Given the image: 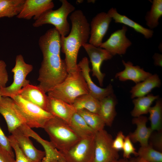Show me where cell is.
<instances>
[{
    "mask_svg": "<svg viewBox=\"0 0 162 162\" xmlns=\"http://www.w3.org/2000/svg\"><path fill=\"white\" fill-rule=\"evenodd\" d=\"M60 37L54 27L47 30L39 40L43 59L39 71L38 86L46 93L62 83L68 74L65 60L60 56Z\"/></svg>",
    "mask_w": 162,
    "mask_h": 162,
    "instance_id": "6da1fadb",
    "label": "cell"
},
{
    "mask_svg": "<svg viewBox=\"0 0 162 162\" xmlns=\"http://www.w3.org/2000/svg\"><path fill=\"white\" fill-rule=\"evenodd\" d=\"M71 28L66 36L60 37L62 52L65 55L64 59L68 73L80 69L77 63L78 53L81 47L87 43L89 38L90 24L82 11L74 10L70 16Z\"/></svg>",
    "mask_w": 162,
    "mask_h": 162,
    "instance_id": "7a4b0ae2",
    "label": "cell"
},
{
    "mask_svg": "<svg viewBox=\"0 0 162 162\" xmlns=\"http://www.w3.org/2000/svg\"><path fill=\"white\" fill-rule=\"evenodd\" d=\"M43 128L48 135L50 142L59 151L69 149L81 139L68 124L56 116L47 120Z\"/></svg>",
    "mask_w": 162,
    "mask_h": 162,
    "instance_id": "3957f363",
    "label": "cell"
},
{
    "mask_svg": "<svg viewBox=\"0 0 162 162\" xmlns=\"http://www.w3.org/2000/svg\"><path fill=\"white\" fill-rule=\"evenodd\" d=\"M48 95L72 104L75 99L89 90L80 69L68 73L65 79L49 92Z\"/></svg>",
    "mask_w": 162,
    "mask_h": 162,
    "instance_id": "277c9868",
    "label": "cell"
},
{
    "mask_svg": "<svg viewBox=\"0 0 162 162\" xmlns=\"http://www.w3.org/2000/svg\"><path fill=\"white\" fill-rule=\"evenodd\" d=\"M61 6L56 10L51 9L43 14L32 24L34 27H38L46 24L55 26L61 36L69 34L70 26L67 20L68 15L75 9V7L66 0H60Z\"/></svg>",
    "mask_w": 162,
    "mask_h": 162,
    "instance_id": "5b68a950",
    "label": "cell"
},
{
    "mask_svg": "<svg viewBox=\"0 0 162 162\" xmlns=\"http://www.w3.org/2000/svg\"><path fill=\"white\" fill-rule=\"evenodd\" d=\"M15 106L31 128H43L46 121L54 116L51 113L17 95L11 98Z\"/></svg>",
    "mask_w": 162,
    "mask_h": 162,
    "instance_id": "8992f818",
    "label": "cell"
},
{
    "mask_svg": "<svg viewBox=\"0 0 162 162\" xmlns=\"http://www.w3.org/2000/svg\"><path fill=\"white\" fill-rule=\"evenodd\" d=\"M33 69L32 65L26 63L21 54L17 55L15 66L11 70L14 74L13 82L9 86L1 88L2 96L12 98L17 95L23 88L29 84L26 77Z\"/></svg>",
    "mask_w": 162,
    "mask_h": 162,
    "instance_id": "52a82bcc",
    "label": "cell"
},
{
    "mask_svg": "<svg viewBox=\"0 0 162 162\" xmlns=\"http://www.w3.org/2000/svg\"><path fill=\"white\" fill-rule=\"evenodd\" d=\"M95 138V134L81 138L69 149L59 152L66 162H92L94 156Z\"/></svg>",
    "mask_w": 162,
    "mask_h": 162,
    "instance_id": "ba28073f",
    "label": "cell"
},
{
    "mask_svg": "<svg viewBox=\"0 0 162 162\" xmlns=\"http://www.w3.org/2000/svg\"><path fill=\"white\" fill-rule=\"evenodd\" d=\"M113 139L104 129L95 134L94 156L92 162H112L118 159V152L112 146Z\"/></svg>",
    "mask_w": 162,
    "mask_h": 162,
    "instance_id": "9c48e42d",
    "label": "cell"
},
{
    "mask_svg": "<svg viewBox=\"0 0 162 162\" xmlns=\"http://www.w3.org/2000/svg\"><path fill=\"white\" fill-rule=\"evenodd\" d=\"M82 46L90 58L92 65V76L96 77L100 85L102 86L105 74L101 72V65L104 61L110 59L113 56L106 50L89 43L85 44Z\"/></svg>",
    "mask_w": 162,
    "mask_h": 162,
    "instance_id": "30bf717a",
    "label": "cell"
},
{
    "mask_svg": "<svg viewBox=\"0 0 162 162\" xmlns=\"http://www.w3.org/2000/svg\"><path fill=\"white\" fill-rule=\"evenodd\" d=\"M0 114L4 118L8 130L11 133L26 121L15 106L14 100L8 97H2L0 100Z\"/></svg>",
    "mask_w": 162,
    "mask_h": 162,
    "instance_id": "8fae6325",
    "label": "cell"
},
{
    "mask_svg": "<svg viewBox=\"0 0 162 162\" xmlns=\"http://www.w3.org/2000/svg\"><path fill=\"white\" fill-rule=\"evenodd\" d=\"M127 28L123 26L121 29L111 34L109 38L102 42L100 47L106 50L112 56L125 53L127 49L132 43L126 35Z\"/></svg>",
    "mask_w": 162,
    "mask_h": 162,
    "instance_id": "7c38bea8",
    "label": "cell"
},
{
    "mask_svg": "<svg viewBox=\"0 0 162 162\" xmlns=\"http://www.w3.org/2000/svg\"><path fill=\"white\" fill-rule=\"evenodd\" d=\"M112 20L107 13L104 12L98 14L92 18L90 24L89 44L100 47Z\"/></svg>",
    "mask_w": 162,
    "mask_h": 162,
    "instance_id": "4fadbf2b",
    "label": "cell"
},
{
    "mask_svg": "<svg viewBox=\"0 0 162 162\" xmlns=\"http://www.w3.org/2000/svg\"><path fill=\"white\" fill-rule=\"evenodd\" d=\"M54 7V3L51 0H25L22 9L16 17L26 20L33 17L35 20Z\"/></svg>",
    "mask_w": 162,
    "mask_h": 162,
    "instance_id": "5bb4252c",
    "label": "cell"
},
{
    "mask_svg": "<svg viewBox=\"0 0 162 162\" xmlns=\"http://www.w3.org/2000/svg\"><path fill=\"white\" fill-rule=\"evenodd\" d=\"M88 58L85 57L77 64L86 83L89 93L99 101L113 93L112 86L110 84L106 88H102L96 85L92 80L90 75L91 70L89 67Z\"/></svg>",
    "mask_w": 162,
    "mask_h": 162,
    "instance_id": "9a60e30c",
    "label": "cell"
},
{
    "mask_svg": "<svg viewBox=\"0 0 162 162\" xmlns=\"http://www.w3.org/2000/svg\"><path fill=\"white\" fill-rule=\"evenodd\" d=\"M24 154L35 162H41L45 155V151L37 149L29 137L18 128L11 133Z\"/></svg>",
    "mask_w": 162,
    "mask_h": 162,
    "instance_id": "2e32d148",
    "label": "cell"
},
{
    "mask_svg": "<svg viewBox=\"0 0 162 162\" xmlns=\"http://www.w3.org/2000/svg\"><path fill=\"white\" fill-rule=\"evenodd\" d=\"M46 111L69 124L73 115L77 112L72 104L48 95Z\"/></svg>",
    "mask_w": 162,
    "mask_h": 162,
    "instance_id": "e0dca14e",
    "label": "cell"
},
{
    "mask_svg": "<svg viewBox=\"0 0 162 162\" xmlns=\"http://www.w3.org/2000/svg\"><path fill=\"white\" fill-rule=\"evenodd\" d=\"M18 95L26 100L46 111L48 95L38 86L29 84L20 91Z\"/></svg>",
    "mask_w": 162,
    "mask_h": 162,
    "instance_id": "ac0fdd59",
    "label": "cell"
},
{
    "mask_svg": "<svg viewBox=\"0 0 162 162\" xmlns=\"http://www.w3.org/2000/svg\"><path fill=\"white\" fill-rule=\"evenodd\" d=\"M148 119L143 116L134 117L132 122L136 126V128L132 133L128 135L132 142L140 143L141 146L149 144V140L153 131L150 127L146 126Z\"/></svg>",
    "mask_w": 162,
    "mask_h": 162,
    "instance_id": "d6986e66",
    "label": "cell"
},
{
    "mask_svg": "<svg viewBox=\"0 0 162 162\" xmlns=\"http://www.w3.org/2000/svg\"><path fill=\"white\" fill-rule=\"evenodd\" d=\"M124 67L123 70L116 74L115 77L118 78L122 81L131 80L136 84L145 80L152 75V74L145 71L139 66H134L130 62H125L122 60Z\"/></svg>",
    "mask_w": 162,
    "mask_h": 162,
    "instance_id": "ffe728a7",
    "label": "cell"
},
{
    "mask_svg": "<svg viewBox=\"0 0 162 162\" xmlns=\"http://www.w3.org/2000/svg\"><path fill=\"white\" fill-rule=\"evenodd\" d=\"M117 103L116 97L114 93L100 101L98 114L105 125L111 126L116 115V106Z\"/></svg>",
    "mask_w": 162,
    "mask_h": 162,
    "instance_id": "44dd1931",
    "label": "cell"
},
{
    "mask_svg": "<svg viewBox=\"0 0 162 162\" xmlns=\"http://www.w3.org/2000/svg\"><path fill=\"white\" fill-rule=\"evenodd\" d=\"M107 14L117 23H120L127 25L134 29L136 31L142 34L147 39L151 38L153 34V31L145 28L125 15L121 14L115 8H112L108 11Z\"/></svg>",
    "mask_w": 162,
    "mask_h": 162,
    "instance_id": "7402d4cb",
    "label": "cell"
},
{
    "mask_svg": "<svg viewBox=\"0 0 162 162\" xmlns=\"http://www.w3.org/2000/svg\"><path fill=\"white\" fill-rule=\"evenodd\" d=\"M161 84L158 76L156 74H152L144 81L136 84L131 88L130 91L131 98L133 99L145 96L153 88L160 87Z\"/></svg>",
    "mask_w": 162,
    "mask_h": 162,
    "instance_id": "603a6c76",
    "label": "cell"
},
{
    "mask_svg": "<svg viewBox=\"0 0 162 162\" xmlns=\"http://www.w3.org/2000/svg\"><path fill=\"white\" fill-rule=\"evenodd\" d=\"M158 98V95L151 94L134 99L132 101L134 106L131 112V116L136 117L147 114L153 102Z\"/></svg>",
    "mask_w": 162,
    "mask_h": 162,
    "instance_id": "cb8c5ba5",
    "label": "cell"
},
{
    "mask_svg": "<svg viewBox=\"0 0 162 162\" xmlns=\"http://www.w3.org/2000/svg\"><path fill=\"white\" fill-rule=\"evenodd\" d=\"M72 105L77 111L86 110L98 114L100 106V101L88 93L82 94L77 98Z\"/></svg>",
    "mask_w": 162,
    "mask_h": 162,
    "instance_id": "d4e9b609",
    "label": "cell"
},
{
    "mask_svg": "<svg viewBox=\"0 0 162 162\" xmlns=\"http://www.w3.org/2000/svg\"><path fill=\"white\" fill-rule=\"evenodd\" d=\"M25 0H1L0 18L17 16L21 12Z\"/></svg>",
    "mask_w": 162,
    "mask_h": 162,
    "instance_id": "484cf974",
    "label": "cell"
},
{
    "mask_svg": "<svg viewBox=\"0 0 162 162\" xmlns=\"http://www.w3.org/2000/svg\"><path fill=\"white\" fill-rule=\"evenodd\" d=\"M69 125L81 138L91 136L96 133L77 112L72 116Z\"/></svg>",
    "mask_w": 162,
    "mask_h": 162,
    "instance_id": "4316f807",
    "label": "cell"
},
{
    "mask_svg": "<svg viewBox=\"0 0 162 162\" xmlns=\"http://www.w3.org/2000/svg\"><path fill=\"white\" fill-rule=\"evenodd\" d=\"M148 113L151 129L153 131H162V101L161 99L157 100L155 105L150 108Z\"/></svg>",
    "mask_w": 162,
    "mask_h": 162,
    "instance_id": "83f0119b",
    "label": "cell"
},
{
    "mask_svg": "<svg viewBox=\"0 0 162 162\" xmlns=\"http://www.w3.org/2000/svg\"><path fill=\"white\" fill-rule=\"evenodd\" d=\"M162 16V0H153L151 9L147 13L145 17L146 25L150 29L158 26L159 19Z\"/></svg>",
    "mask_w": 162,
    "mask_h": 162,
    "instance_id": "f1b7e54d",
    "label": "cell"
},
{
    "mask_svg": "<svg viewBox=\"0 0 162 162\" xmlns=\"http://www.w3.org/2000/svg\"><path fill=\"white\" fill-rule=\"evenodd\" d=\"M77 112L95 132L104 129L105 124L98 114L91 112L86 110H78Z\"/></svg>",
    "mask_w": 162,
    "mask_h": 162,
    "instance_id": "f546056e",
    "label": "cell"
},
{
    "mask_svg": "<svg viewBox=\"0 0 162 162\" xmlns=\"http://www.w3.org/2000/svg\"><path fill=\"white\" fill-rule=\"evenodd\" d=\"M138 157L150 162H162V153L148 144L141 146L137 152Z\"/></svg>",
    "mask_w": 162,
    "mask_h": 162,
    "instance_id": "4dcf8cb0",
    "label": "cell"
},
{
    "mask_svg": "<svg viewBox=\"0 0 162 162\" xmlns=\"http://www.w3.org/2000/svg\"><path fill=\"white\" fill-rule=\"evenodd\" d=\"M16 155L15 162H35L28 158L23 153L16 140L11 135L8 137Z\"/></svg>",
    "mask_w": 162,
    "mask_h": 162,
    "instance_id": "1f68e13d",
    "label": "cell"
},
{
    "mask_svg": "<svg viewBox=\"0 0 162 162\" xmlns=\"http://www.w3.org/2000/svg\"><path fill=\"white\" fill-rule=\"evenodd\" d=\"M122 150L124 159L129 158L132 154L138 156L137 152H136V149L128 135L125 137Z\"/></svg>",
    "mask_w": 162,
    "mask_h": 162,
    "instance_id": "d6a6232c",
    "label": "cell"
},
{
    "mask_svg": "<svg viewBox=\"0 0 162 162\" xmlns=\"http://www.w3.org/2000/svg\"><path fill=\"white\" fill-rule=\"evenodd\" d=\"M150 145L156 150L162 151V131H157L152 134L149 138Z\"/></svg>",
    "mask_w": 162,
    "mask_h": 162,
    "instance_id": "836d02e7",
    "label": "cell"
},
{
    "mask_svg": "<svg viewBox=\"0 0 162 162\" xmlns=\"http://www.w3.org/2000/svg\"><path fill=\"white\" fill-rule=\"evenodd\" d=\"M7 65L3 60H0V88L6 87L8 80V76L6 69Z\"/></svg>",
    "mask_w": 162,
    "mask_h": 162,
    "instance_id": "e575fe53",
    "label": "cell"
},
{
    "mask_svg": "<svg viewBox=\"0 0 162 162\" xmlns=\"http://www.w3.org/2000/svg\"><path fill=\"white\" fill-rule=\"evenodd\" d=\"M0 147L14 157L12 148L8 137L5 135L0 126Z\"/></svg>",
    "mask_w": 162,
    "mask_h": 162,
    "instance_id": "d590c367",
    "label": "cell"
},
{
    "mask_svg": "<svg viewBox=\"0 0 162 162\" xmlns=\"http://www.w3.org/2000/svg\"><path fill=\"white\" fill-rule=\"evenodd\" d=\"M125 137L122 131H119L118 132L112 142V146L114 149L118 152L122 150Z\"/></svg>",
    "mask_w": 162,
    "mask_h": 162,
    "instance_id": "8d00e7d4",
    "label": "cell"
},
{
    "mask_svg": "<svg viewBox=\"0 0 162 162\" xmlns=\"http://www.w3.org/2000/svg\"><path fill=\"white\" fill-rule=\"evenodd\" d=\"M0 162H15L14 157L0 147Z\"/></svg>",
    "mask_w": 162,
    "mask_h": 162,
    "instance_id": "74e56055",
    "label": "cell"
},
{
    "mask_svg": "<svg viewBox=\"0 0 162 162\" xmlns=\"http://www.w3.org/2000/svg\"><path fill=\"white\" fill-rule=\"evenodd\" d=\"M154 64L156 66L162 67V55L160 54L156 53L153 56Z\"/></svg>",
    "mask_w": 162,
    "mask_h": 162,
    "instance_id": "f35d334b",
    "label": "cell"
},
{
    "mask_svg": "<svg viewBox=\"0 0 162 162\" xmlns=\"http://www.w3.org/2000/svg\"><path fill=\"white\" fill-rule=\"evenodd\" d=\"M112 162H136V159H133L130 160L127 159H118Z\"/></svg>",
    "mask_w": 162,
    "mask_h": 162,
    "instance_id": "ab89813d",
    "label": "cell"
},
{
    "mask_svg": "<svg viewBox=\"0 0 162 162\" xmlns=\"http://www.w3.org/2000/svg\"><path fill=\"white\" fill-rule=\"evenodd\" d=\"M60 154V153H59ZM60 154V156L59 158L56 160H54L52 161L51 162H66L61 155Z\"/></svg>",
    "mask_w": 162,
    "mask_h": 162,
    "instance_id": "60d3db41",
    "label": "cell"
},
{
    "mask_svg": "<svg viewBox=\"0 0 162 162\" xmlns=\"http://www.w3.org/2000/svg\"><path fill=\"white\" fill-rule=\"evenodd\" d=\"M136 162H150L146 161L144 159L138 157L136 159Z\"/></svg>",
    "mask_w": 162,
    "mask_h": 162,
    "instance_id": "b9f144b4",
    "label": "cell"
},
{
    "mask_svg": "<svg viewBox=\"0 0 162 162\" xmlns=\"http://www.w3.org/2000/svg\"><path fill=\"white\" fill-rule=\"evenodd\" d=\"M41 162H51V161L48 159L46 158L45 156L43 158Z\"/></svg>",
    "mask_w": 162,
    "mask_h": 162,
    "instance_id": "7bdbcfd3",
    "label": "cell"
},
{
    "mask_svg": "<svg viewBox=\"0 0 162 162\" xmlns=\"http://www.w3.org/2000/svg\"><path fill=\"white\" fill-rule=\"evenodd\" d=\"M2 96L1 95V88H0V100L1 99V98L2 97Z\"/></svg>",
    "mask_w": 162,
    "mask_h": 162,
    "instance_id": "ee69618b",
    "label": "cell"
},
{
    "mask_svg": "<svg viewBox=\"0 0 162 162\" xmlns=\"http://www.w3.org/2000/svg\"><path fill=\"white\" fill-rule=\"evenodd\" d=\"M0 1H1V0H0Z\"/></svg>",
    "mask_w": 162,
    "mask_h": 162,
    "instance_id": "f6af8a7d",
    "label": "cell"
}]
</instances>
